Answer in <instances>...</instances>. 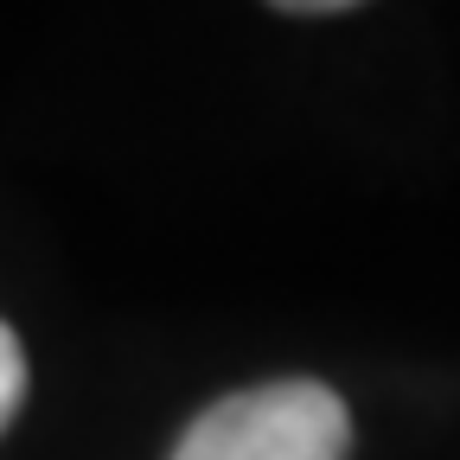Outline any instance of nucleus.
I'll use <instances>...</instances> for the list:
<instances>
[{
	"label": "nucleus",
	"mask_w": 460,
	"mask_h": 460,
	"mask_svg": "<svg viewBox=\"0 0 460 460\" xmlns=\"http://www.w3.org/2000/svg\"><path fill=\"white\" fill-rule=\"evenodd\" d=\"M345 454H352V410L320 377H275L230 390L172 441V460H345Z\"/></svg>",
	"instance_id": "1"
},
{
	"label": "nucleus",
	"mask_w": 460,
	"mask_h": 460,
	"mask_svg": "<svg viewBox=\"0 0 460 460\" xmlns=\"http://www.w3.org/2000/svg\"><path fill=\"white\" fill-rule=\"evenodd\" d=\"M20 402H26V352H20L13 326L0 320V435H7V422L20 416Z\"/></svg>",
	"instance_id": "2"
},
{
	"label": "nucleus",
	"mask_w": 460,
	"mask_h": 460,
	"mask_svg": "<svg viewBox=\"0 0 460 460\" xmlns=\"http://www.w3.org/2000/svg\"><path fill=\"white\" fill-rule=\"evenodd\" d=\"M275 13H295V20H326V13H352L365 0H269Z\"/></svg>",
	"instance_id": "3"
}]
</instances>
